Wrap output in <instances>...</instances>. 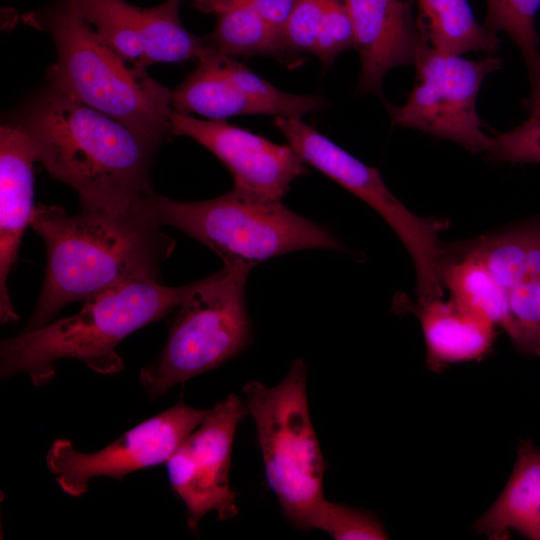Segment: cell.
<instances>
[{
    "label": "cell",
    "instance_id": "cell-1",
    "mask_svg": "<svg viewBox=\"0 0 540 540\" xmlns=\"http://www.w3.org/2000/svg\"><path fill=\"white\" fill-rule=\"evenodd\" d=\"M46 248V270L36 307L23 331L51 322L66 305L130 281H159L175 241L141 203L124 213L85 210L68 215L38 205L31 224Z\"/></svg>",
    "mask_w": 540,
    "mask_h": 540
},
{
    "label": "cell",
    "instance_id": "cell-2",
    "mask_svg": "<svg viewBox=\"0 0 540 540\" xmlns=\"http://www.w3.org/2000/svg\"><path fill=\"white\" fill-rule=\"evenodd\" d=\"M21 126L36 160L78 193L82 209L124 213L153 193L157 146L109 116L50 89Z\"/></svg>",
    "mask_w": 540,
    "mask_h": 540
},
{
    "label": "cell",
    "instance_id": "cell-3",
    "mask_svg": "<svg viewBox=\"0 0 540 540\" xmlns=\"http://www.w3.org/2000/svg\"><path fill=\"white\" fill-rule=\"evenodd\" d=\"M195 282L171 287L130 281L90 296L76 314L2 341L1 376L26 373L34 385L42 386L55 376L56 361L64 358L80 360L99 374L118 373L123 361L117 345L178 308Z\"/></svg>",
    "mask_w": 540,
    "mask_h": 540
},
{
    "label": "cell",
    "instance_id": "cell-4",
    "mask_svg": "<svg viewBox=\"0 0 540 540\" xmlns=\"http://www.w3.org/2000/svg\"><path fill=\"white\" fill-rule=\"evenodd\" d=\"M57 49L51 89L93 108L158 146L171 133L172 92L128 67L66 2L46 18Z\"/></svg>",
    "mask_w": 540,
    "mask_h": 540
},
{
    "label": "cell",
    "instance_id": "cell-5",
    "mask_svg": "<svg viewBox=\"0 0 540 540\" xmlns=\"http://www.w3.org/2000/svg\"><path fill=\"white\" fill-rule=\"evenodd\" d=\"M142 209L160 227L172 226L226 262L255 264L304 249L342 251L327 228L298 215L281 201H261L232 189L203 201H177L151 193Z\"/></svg>",
    "mask_w": 540,
    "mask_h": 540
},
{
    "label": "cell",
    "instance_id": "cell-6",
    "mask_svg": "<svg viewBox=\"0 0 540 540\" xmlns=\"http://www.w3.org/2000/svg\"><path fill=\"white\" fill-rule=\"evenodd\" d=\"M307 367L296 359L273 387L250 381L243 387L245 406L255 423L266 480L286 518L310 530L325 500L326 462L312 425L306 393Z\"/></svg>",
    "mask_w": 540,
    "mask_h": 540
},
{
    "label": "cell",
    "instance_id": "cell-7",
    "mask_svg": "<svg viewBox=\"0 0 540 540\" xmlns=\"http://www.w3.org/2000/svg\"><path fill=\"white\" fill-rule=\"evenodd\" d=\"M253 267L226 262L221 270L195 282L178 307L158 359L140 371V383L150 398L218 367L250 344L245 290Z\"/></svg>",
    "mask_w": 540,
    "mask_h": 540
},
{
    "label": "cell",
    "instance_id": "cell-8",
    "mask_svg": "<svg viewBox=\"0 0 540 540\" xmlns=\"http://www.w3.org/2000/svg\"><path fill=\"white\" fill-rule=\"evenodd\" d=\"M274 125L306 164L363 200L388 223L413 260L419 302L440 298L445 253L439 233L450 222L413 214L387 188L376 168L361 162L301 118L275 117Z\"/></svg>",
    "mask_w": 540,
    "mask_h": 540
},
{
    "label": "cell",
    "instance_id": "cell-9",
    "mask_svg": "<svg viewBox=\"0 0 540 540\" xmlns=\"http://www.w3.org/2000/svg\"><path fill=\"white\" fill-rule=\"evenodd\" d=\"M414 65L407 101L387 106L392 123L451 140L473 153L488 152L492 138L482 130L476 98L484 78L502 60L494 55L468 60L438 51L422 29Z\"/></svg>",
    "mask_w": 540,
    "mask_h": 540
},
{
    "label": "cell",
    "instance_id": "cell-10",
    "mask_svg": "<svg viewBox=\"0 0 540 540\" xmlns=\"http://www.w3.org/2000/svg\"><path fill=\"white\" fill-rule=\"evenodd\" d=\"M209 410L195 409L179 401L93 453L80 452L69 440L58 439L47 453V466L66 494L81 496L95 477L120 480L131 472L166 463Z\"/></svg>",
    "mask_w": 540,
    "mask_h": 540
},
{
    "label": "cell",
    "instance_id": "cell-11",
    "mask_svg": "<svg viewBox=\"0 0 540 540\" xmlns=\"http://www.w3.org/2000/svg\"><path fill=\"white\" fill-rule=\"evenodd\" d=\"M246 415L245 403L229 395L209 410L166 462L170 485L187 509L190 530L211 511L220 520L238 513L229 472L235 432Z\"/></svg>",
    "mask_w": 540,
    "mask_h": 540
},
{
    "label": "cell",
    "instance_id": "cell-12",
    "mask_svg": "<svg viewBox=\"0 0 540 540\" xmlns=\"http://www.w3.org/2000/svg\"><path fill=\"white\" fill-rule=\"evenodd\" d=\"M171 133L208 149L230 171L234 188L261 200L279 201L307 173L306 162L289 144H277L226 121L202 120L172 111Z\"/></svg>",
    "mask_w": 540,
    "mask_h": 540
},
{
    "label": "cell",
    "instance_id": "cell-13",
    "mask_svg": "<svg viewBox=\"0 0 540 540\" xmlns=\"http://www.w3.org/2000/svg\"><path fill=\"white\" fill-rule=\"evenodd\" d=\"M360 57L358 93L381 94L385 75L393 68L414 64L422 29L411 0H344Z\"/></svg>",
    "mask_w": 540,
    "mask_h": 540
},
{
    "label": "cell",
    "instance_id": "cell-14",
    "mask_svg": "<svg viewBox=\"0 0 540 540\" xmlns=\"http://www.w3.org/2000/svg\"><path fill=\"white\" fill-rule=\"evenodd\" d=\"M32 142L20 125L0 129V318L18 320L7 289L9 272L16 262L23 233L35 211Z\"/></svg>",
    "mask_w": 540,
    "mask_h": 540
},
{
    "label": "cell",
    "instance_id": "cell-15",
    "mask_svg": "<svg viewBox=\"0 0 540 540\" xmlns=\"http://www.w3.org/2000/svg\"><path fill=\"white\" fill-rule=\"evenodd\" d=\"M418 316L432 370L481 358L490 349L495 326L440 298L419 304Z\"/></svg>",
    "mask_w": 540,
    "mask_h": 540
},
{
    "label": "cell",
    "instance_id": "cell-16",
    "mask_svg": "<svg viewBox=\"0 0 540 540\" xmlns=\"http://www.w3.org/2000/svg\"><path fill=\"white\" fill-rule=\"evenodd\" d=\"M474 529L492 539H506L513 530L540 540V449L521 443L505 488Z\"/></svg>",
    "mask_w": 540,
    "mask_h": 540
},
{
    "label": "cell",
    "instance_id": "cell-17",
    "mask_svg": "<svg viewBox=\"0 0 540 540\" xmlns=\"http://www.w3.org/2000/svg\"><path fill=\"white\" fill-rule=\"evenodd\" d=\"M220 54L209 50L197 68L172 92L173 110L225 121L245 115H262L259 108L228 78L221 68Z\"/></svg>",
    "mask_w": 540,
    "mask_h": 540
},
{
    "label": "cell",
    "instance_id": "cell-18",
    "mask_svg": "<svg viewBox=\"0 0 540 540\" xmlns=\"http://www.w3.org/2000/svg\"><path fill=\"white\" fill-rule=\"evenodd\" d=\"M211 12L218 20L212 33L204 37L210 50L227 57L261 55L290 61L283 32L250 5L239 0H216Z\"/></svg>",
    "mask_w": 540,
    "mask_h": 540
},
{
    "label": "cell",
    "instance_id": "cell-19",
    "mask_svg": "<svg viewBox=\"0 0 540 540\" xmlns=\"http://www.w3.org/2000/svg\"><path fill=\"white\" fill-rule=\"evenodd\" d=\"M441 279L453 303L495 327L500 326L511 338L513 323L508 290L478 257L470 253H459V259L445 261Z\"/></svg>",
    "mask_w": 540,
    "mask_h": 540
},
{
    "label": "cell",
    "instance_id": "cell-20",
    "mask_svg": "<svg viewBox=\"0 0 540 540\" xmlns=\"http://www.w3.org/2000/svg\"><path fill=\"white\" fill-rule=\"evenodd\" d=\"M459 253L478 257L507 290L540 277V219L482 236Z\"/></svg>",
    "mask_w": 540,
    "mask_h": 540
},
{
    "label": "cell",
    "instance_id": "cell-21",
    "mask_svg": "<svg viewBox=\"0 0 540 540\" xmlns=\"http://www.w3.org/2000/svg\"><path fill=\"white\" fill-rule=\"evenodd\" d=\"M417 3V21L436 50L454 55L497 51L500 40L496 32L477 22L468 0H417Z\"/></svg>",
    "mask_w": 540,
    "mask_h": 540
},
{
    "label": "cell",
    "instance_id": "cell-22",
    "mask_svg": "<svg viewBox=\"0 0 540 540\" xmlns=\"http://www.w3.org/2000/svg\"><path fill=\"white\" fill-rule=\"evenodd\" d=\"M181 1L167 0L152 8H141L142 57L138 67L145 69L154 63L199 60L209 52L205 38L190 33L182 24Z\"/></svg>",
    "mask_w": 540,
    "mask_h": 540
},
{
    "label": "cell",
    "instance_id": "cell-23",
    "mask_svg": "<svg viewBox=\"0 0 540 540\" xmlns=\"http://www.w3.org/2000/svg\"><path fill=\"white\" fill-rule=\"evenodd\" d=\"M69 6L125 61L142 57L140 11L124 0H67Z\"/></svg>",
    "mask_w": 540,
    "mask_h": 540
},
{
    "label": "cell",
    "instance_id": "cell-24",
    "mask_svg": "<svg viewBox=\"0 0 540 540\" xmlns=\"http://www.w3.org/2000/svg\"><path fill=\"white\" fill-rule=\"evenodd\" d=\"M219 61L224 73L259 108L262 115L301 118L327 104L319 94L283 92L231 57L220 54Z\"/></svg>",
    "mask_w": 540,
    "mask_h": 540
},
{
    "label": "cell",
    "instance_id": "cell-25",
    "mask_svg": "<svg viewBox=\"0 0 540 540\" xmlns=\"http://www.w3.org/2000/svg\"><path fill=\"white\" fill-rule=\"evenodd\" d=\"M540 0H487L485 26L505 32L519 48L530 78L540 63L539 36L535 26Z\"/></svg>",
    "mask_w": 540,
    "mask_h": 540
},
{
    "label": "cell",
    "instance_id": "cell-26",
    "mask_svg": "<svg viewBox=\"0 0 540 540\" xmlns=\"http://www.w3.org/2000/svg\"><path fill=\"white\" fill-rule=\"evenodd\" d=\"M528 118L510 131L492 138L487 152L494 161L540 163V80L531 83Z\"/></svg>",
    "mask_w": 540,
    "mask_h": 540
},
{
    "label": "cell",
    "instance_id": "cell-27",
    "mask_svg": "<svg viewBox=\"0 0 540 540\" xmlns=\"http://www.w3.org/2000/svg\"><path fill=\"white\" fill-rule=\"evenodd\" d=\"M311 529H319L336 540H383L388 535L371 513L325 499L316 511Z\"/></svg>",
    "mask_w": 540,
    "mask_h": 540
},
{
    "label": "cell",
    "instance_id": "cell-28",
    "mask_svg": "<svg viewBox=\"0 0 540 540\" xmlns=\"http://www.w3.org/2000/svg\"><path fill=\"white\" fill-rule=\"evenodd\" d=\"M513 323L511 340L521 349L540 353V277L508 290Z\"/></svg>",
    "mask_w": 540,
    "mask_h": 540
},
{
    "label": "cell",
    "instance_id": "cell-29",
    "mask_svg": "<svg viewBox=\"0 0 540 540\" xmlns=\"http://www.w3.org/2000/svg\"><path fill=\"white\" fill-rule=\"evenodd\" d=\"M355 48L352 20L344 0H324L313 54L329 67L341 53Z\"/></svg>",
    "mask_w": 540,
    "mask_h": 540
},
{
    "label": "cell",
    "instance_id": "cell-30",
    "mask_svg": "<svg viewBox=\"0 0 540 540\" xmlns=\"http://www.w3.org/2000/svg\"><path fill=\"white\" fill-rule=\"evenodd\" d=\"M324 0H293L283 28L286 51L291 62L313 54L323 13Z\"/></svg>",
    "mask_w": 540,
    "mask_h": 540
},
{
    "label": "cell",
    "instance_id": "cell-31",
    "mask_svg": "<svg viewBox=\"0 0 540 540\" xmlns=\"http://www.w3.org/2000/svg\"><path fill=\"white\" fill-rule=\"evenodd\" d=\"M253 7L270 24L283 32L293 0H239Z\"/></svg>",
    "mask_w": 540,
    "mask_h": 540
},
{
    "label": "cell",
    "instance_id": "cell-32",
    "mask_svg": "<svg viewBox=\"0 0 540 540\" xmlns=\"http://www.w3.org/2000/svg\"><path fill=\"white\" fill-rule=\"evenodd\" d=\"M196 7L204 12H211L216 0H193Z\"/></svg>",
    "mask_w": 540,
    "mask_h": 540
},
{
    "label": "cell",
    "instance_id": "cell-33",
    "mask_svg": "<svg viewBox=\"0 0 540 540\" xmlns=\"http://www.w3.org/2000/svg\"><path fill=\"white\" fill-rule=\"evenodd\" d=\"M530 79H531V83L535 82L537 80H540V63H539V67L537 69V72Z\"/></svg>",
    "mask_w": 540,
    "mask_h": 540
}]
</instances>
